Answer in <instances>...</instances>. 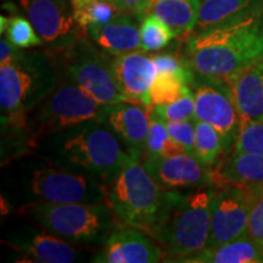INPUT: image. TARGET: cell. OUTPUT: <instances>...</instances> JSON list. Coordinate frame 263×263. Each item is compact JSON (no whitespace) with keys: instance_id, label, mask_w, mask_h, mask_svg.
Returning a JSON list of instances; mask_svg holds the SVG:
<instances>
[{"instance_id":"1","label":"cell","mask_w":263,"mask_h":263,"mask_svg":"<svg viewBox=\"0 0 263 263\" xmlns=\"http://www.w3.org/2000/svg\"><path fill=\"white\" fill-rule=\"evenodd\" d=\"M263 60V11L196 32L184 49L195 74L224 80Z\"/></svg>"},{"instance_id":"2","label":"cell","mask_w":263,"mask_h":263,"mask_svg":"<svg viewBox=\"0 0 263 263\" xmlns=\"http://www.w3.org/2000/svg\"><path fill=\"white\" fill-rule=\"evenodd\" d=\"M58 87V72L47 55L21 52L0 65L2 129L27 133L28 117Z\"/></svg>"},{"instance_id":"3","label":"cell","mask_w":263,"mask_h":263,"mask_svg":"<svg viewBox=\"0 0 263 263\" xmlns=\"http://www.w3.org/2000/svg\"><path fill=\"white\" fill-rule=\"evenodd\" d=\"M171 190L160 185L143 161L129 157L106 185V203L120 224L143 230L153 238L170 205Z\"/></svg>"},{"instance_id":"4","label":"cell","mask_w":263,"mask_h":263,"mask_svg":"<svg viewBox=\"0 0 263 263\" xmlns=\"http://www.w3.org/2000/svg\"><path fill=\"white\" fill-rule=\"evenodd\" d=\"M52 137L55 162L89 174L105 185L112 182L130 157L103 120L90 121Z\"/></svg>"},{"instance_id":"5","label":"cell","mask_w":263,"mask_h":263,"mask_svg":"<svg viewBox=\"0 0 263 263\" xmlns=\"http://www.w3.org/2000/svg\"><path fill=\"white\" fill-rule=\"evenodd\" d=\"M215 195L207 186L188 194L171 190L166 216L153 236L170 261L179 262L207 248Z\"/></svg>"},{"instance_id":"6","label":"cell","mask_w":263,"mask_h":263,"mask_svg":"<svg viewBox=\"0 0 263 263\" xmlns=\"http://www.w3.org/2000/svg\"><path fill=\"white\" fill-rule=\"evenodd\" d=\"M21 212L43 229L74 244H101L120 227L106 202L35 201L22 206Z\"/></svg>"},{"instance_id":"7","label":"cell","mask_w":263,"mask_h":263,"mask_svg":"<svg viewBox=\"0 0 263 263\" xmlns=\"http://www.w3.org/2000/svg\"><path fill=\"white\" fill-rule=\"evenodd\" d=\"M104 105L68 80L55 88L27 121V143L37 145L47 138L57 136L90 121L104 120Z\"/></svg>"},{"instance_id":"8","label":"cell","mask_w":263,"mask_h":263,"mask_svg":"<svg viewBox=\"0 0 263 263\" xmlns=\"http://www.w3.org/2000/svg\"><path fill=\"white\" fill-rule=\"evenodd\" d=\"M28 189L37 201L43 202H106L105 184L58 163L33 171Z\"/></svg>"},{"instance_id":"9","label":"cell","mask_w":263,"mask_h":263,"mask_svg":"<svg viewBox=\"0 0 263 263\" xmlns=\"http://www.w3.org/2000/svg\"><path fill=\"white\" fill-rule=\"evenodd\" d=\"M66 74L100 105L107 106L128 100L115 78L111 59L78 39L66 50Z\"/></svg>"},{"instance_id":"10","label":"cell","mask_w":263,"mask_h":263,"mask_svg":"<svg viewBox=\"0 0 263 263\" xmlns=\"http://www.w3.org/2000/svg\"><path fill=\"white\" fill-rule=\"evenodd\" d=\"M194 83L196 120L211 124L221 134L226 151L232 150L240 126V116L232 91L224 80L200 76Z\"/></svg>"},{"instance_id":"11","label":"cell","mask_w":263,"mask_h":263,"mask_svg":"<svg viewBox=\"0 0 263 263\" xmlns=\"http://www.w3.org/2000/svg\"><path fill=\"white\" fill-rule=\"evenodd\" d=\"M21 5L49 47L66 51L80 39L83 29L76 21L71 0H21Z\"/></svg>"},{"instance_id":"12","label":"cell","mask_w":263,"mask_h":263,"mask_svg":"<svg viewBox=\"0 0 263 263\" xmlns=\"http://www.w3.org/2000/svg\"><path fill=\"white\" fill-rule=\"evenodd\" d=\"M261 190L226 184L216 192L212 205L211 235L207 248H217L248 234L249 213L254 195Z\"/></svg>"},{"instance_id":"13","label":"cell","mask_w":263,"mask_h":263,"mask_svg":"<svg viewBox=\"0 0 263 263\" xmlns=\"http://www.w3.org/2000/svg\"><path fill=\"white\" fill-rule=\"evenodd\" d=\"M151 107L138 101L124 100L105 107L104 122L123 141L132 157L143 160L150 127Z\"/></svg>"},{"instance_id":"14","label":"cell","mask_w":263,"mask_h":263,"mask_svg":"<svg viewBox=\"0 0 263 263\" xmlns=\"http://www.w3.org/2000/svg\"><path fill=\"white\" fill-rule=\"evenodd\" d=\"M163 251L155 240L133 227H117L104 242V249L95 256L99 263H156Z\"/></svg>"},{"instance_id":"15","label":"cell","mask_w":263,"mask_h":263,"mask_svg":"<svg viewBox=\"0 0 263 263\" xmlns=\"http://www.w3.org/2000/svg\"><path fill=\"white\" fill-rule=\"evenodd\" d=\"M144 164L166 190L196 189L213 182L210 167L202 164L192 154H176Z\"/></svg>"},{"instance_id":"16","label":"cell","mask_w":263,"mask_h":263,"mask_svg":"<svg viewBox=\"0 0 263 263\" xmlns=\"http://www.w3.org/2000/svg\"><path fill=\"white\" fill-rule=\"evenodd\" d=\"M111 66L121 93L128 100L151 107L150 88L157 73L153 58L136 50L116 55L111 59Z\"/></svg>"},{"instance_id":"17","label":"cell","mask_w":263,"mask_h":263,"mask_svg":"<svg viewBox=\"0 0 263 263\" xmlns=\"http://www.w3.org/2000/svg\"><path fill=\"white\" fill-rule=\"evenodd\" d=\"M240 121H263V60L224 78Z\"/></svg>"},{"instance_id":"18","label":"cell","mask_w":263,"mask_h":263,"mask_svg":"<svg viewBox=\"0 0 263 263\" xmlns=\"http://www.w3.org/2000/svg\"><path fill=\"white\" fill-rule=\"evenodd\" d=\"M85 33L103 50L115 57L141 49L140 28L129 15H118L107 24Z\"/></svg>"},{"instance_id":"19","label":"cell","mask_w":263,"mask_h":263,"mask_svg":"<svg viewBox=\"0 0 263 263\" xmlns=\"http://www.w3.org/2000/svg\"><path fill=\"white\" fill-rule=\"evenodd\" d=\"M188 263H263V245L249 234L180 259Z\"/></svg>"},{"instance_id":"20","label":"cell","mask_w":263,"mask_h":263,"mask_svg":"<svg viewBox=\"0 0 263 263\" xmlns=\"http://www.w3.org/2000/svg\"><path fill=\"white\" fill-rule=\"evenodd\" d=\"M212 180L263 190V151L230 155L219 167L218 172L213 174Z\"/></svg>"},{"instance_id":"21","label":"cell","mask_w":263,"mask_h":263,"mask_svg":"<svg viewBox=\"0 0 263 263\" xmlns=\"http://www.w3.org/2000/svg\"><path fill=\"white\" fill-rule=\"evenodd\" d=\"M263 11V0H201L197 32Z\"/></svg>"},{"instance_id":"22","label":"cell","mask_w":263,"mask_h":263,"mask_svg":"<svg viewBox=\"0 0 263 263\" xmlns=\"http://www.w3.org/2000/svg\"><path fill=\"white\" fill-rule=\"evenodd\" d=\"M18 250L37 262L72 263L78 257L76 249L67 240L45 229L20 242Z\"/></svg>"},{"instance_id":"23","label":"cell","mask_w":263,"mask_h":263,"mask_svg":"<svg viewBox=\"0 0 263 263\" xmlns=\"http://www.w3.org/2000/svg\"><path fill=\"white\" fill-rule=\"evenodd\" d=\"M200 3L201 0H154L146 15L159 17L177 37L196 28Z\"/></svg>"},{"instance_id":"24","label":"cell","mask_w":263,"mask_h":263,"mask_svg":"<svg viewBox=\"0 0 263 263\" xmlns=\"http://www.w3.org/2000/svg\"><path fill=\"white\" fill-rule=\"evenodd\" d=\"M180 153H185V150L171 138L166 120H163L151 108L149 133H147L145 150L141 161L151 162L160 157L176 155Z\"/></svg>"},{"instance_id":"25","label":"cell","mask_w":263,"mask_h":263,"mask_svg":"<svg viewBox=\"0 0 263 263\" xmlns=\"http://www.w3.org/2000/svg\"><path fill=\"white\" fill-rule=\"evenodd\" d=\"M74 18L83 32L103 26L121 14L112 0H71Z\"/></svg>"},{"instance_id":"26","label":"cell","mask_w":263,"mask_h":263,"mask_svg":"<svg viewBox=\"0 0 263 263\" xmlns=\"http://www.w3.org/2000/svg\"><path fill=\"white\" fill-rule=\"evenodd\" d=\"M224 151V141L221 134L211 124L196 120L194 156L205 166L212 167Z\"/></svg>"},{"instance_id":"27","label":"cell","mask_w":263,"mask_h":263,"mask_svg":"<svg viewBox=\"0 0 263 263\" xmlns=\"http://www.w3.org/2000/svg\"><path fill=\"white\" fill-rule=\"evenodd\" d=\"M193 89L183 78L173 73L157 72L150 88L151 106H163L189 94Z\"/></svg>"},{"instance_id":"28","label":"cell","mask_w":263,"mask_h":263,"mask_svg":"<svg viewBox=\"0 0 263 263\" xmlns=\"http://www.w3.org/2000/svg\"><path fill=\"white\" fill-rule=\"evenodd\" d=\"M176 37L172 29L155 15H146L141 20L140 43L144 51H157L170 44Z\"/></svg>"},{"instance_id":"29","label":"cell","mask_w":263,"mask_h":263,"mask_svg":"<svg viewBox=\"0 0 263 263\" xmlns=\"http://www.w3.org/2000/svg\"><path fill=\"white\" fill-rule=\"evenodd\" d=\"M263 151V121H240L232 155Z\"/></svg>"},{"instance_id":"30","label":"cell","mask_w":263,"mask_h":263,"mask_svg":"<svg viewBox=\"0 0 263 263\" xmlns=\"http://www.w3.org/2000/svg\"><path fill=\"white\" fill-rule=\"evenodd\" d=\"M6 35L12 44L17 48H32L41 45L43 41L39 37L29 20L24 17H12L9 20L8 27H6Z\"/></svg>"},{"instance_id":"31","label":"cell","mask_w":263,"mask_h":263,"mask_svg":"<svg viewBox=\"0 0 263 263\" xmlns=\"http://www.w3.org/2000/svg\"><path fill=\"white\" fill-rule=\"evenodd\" d=\"M151 108L166 121L196 120L194 91H190L189 94L184 95L171 104L163 105V106H151Z\"/></svg>"},{"instance_id":"32","label":"cell","mask_w":263,"mask_h":263,"mask_svg":"<svg viewBox=\"0 0 263 263\" xmlns=\"http://www.w3.org/2000/svg\"><path fill=\"white\" fill-rule=\"evenodd\" d=\"M195 121H166L171 138L192 155L195 145Z\"/></svg>"},{"instance_id":"33","label":"cell","mask_w":263,"mask_h":263,"mask_svg":"<svg viewBox=\"0 0 263 263\" xmlns=\"http://www.w3.org/2000/svg\"><path fill=\"white\" fill-rule=\"evenodd\" d=\"M248 234L263 245V190L256 193L252 199L249 213Z\"/></svg>"},{"instance_id":"34","label":"cell","mask_w":263,"mask_h":263,"mask_svg":"<svg viewBox=\"0 0 263 263\" xmlns=\"http://www.w3.org/2000/svg\"><path fill=\"white\" fill-rule=\"evenodd\" d=\"M121 14L134 16L137 20H143L146 16L147 5L145 0H112Z\"/></svg>"},{"instance_id":"35","label":"cell","mask_w":263,"mask_h":263,"mask_svg":"<svg viewBox=\"0 0 263 263\" xmlns=\"http://www.w3.org/2000/svg\"><path fill=\"white\" fill-rule=\"evenodd\" d=\"M20 49L21 48L16 47L9 39L2 38L0 41V65L9 64V62L16 60L22 52Z\"/></svg>"},{"instance_id":"36","label":"cell","mask_w":263,"mask_h":263,"mask_svg":"<svg viewBox=\"0 0 263 263\" xmlns=\"http://www.w3.org/2000/svg\"><path fill=\"white\" fill-rule=\"evenodd\" d=\"M145 2H146L147 9H149V6H150V4H151V3H153V2H154V0H145ZM146 14H147V12H146Z\"/></svg>"}]
</instances>
